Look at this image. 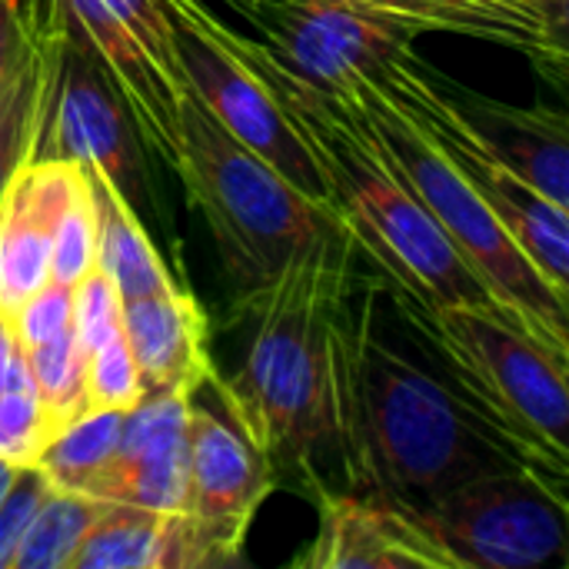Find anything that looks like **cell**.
<instances>
[{
	"label": "cell",
	"instance_id": "d6986e66",
	"mask_svg": "<svg viewBox=\"0 0 569 569\" xmlns=\"http://www.w3.org/2000/svg\"><path fill=\"white\" fill-rule=\"evenodd\" d=\"M453 97L493 153L540 197L569 210L567 117L547 107H510L453 83Z\"/></svg>",
	"mask_w": 569,
	"mask_h": 569
},
{
	"label": "cell",
	"instance_id": "cb8c5ba5",
	"mask_svg": "<svg viewBox=\"0 0 569 569\" xmlns=\"http://www.w3.org/2000/svg\"><path fill=\"white\" fill-rule=\"evenodd\" d=\"M27 367L53 433H60L63 427H70L87 413V393H83L87 353L80 350L73 327L47 343L27 347Z\"/></svg>",
	"mask_w": 569,
	"mask_h": 569
},
{
	"label": "cell",
	"instance_id": "d590c367",
	"mask_svg": "<svg viewBox=\"0 0 569 569\" xmlns=\"http://www.w3.org/2000/svg\"><path fill=\"white\" fill-rule=\"evenodd\" d=\"M550 3H563V7H567V0H550Z\"/></svg>",
	"mask_w": 569,
	"mask_h": 569
},
{
	"label": "cell",
	"instance_id": "f1b7e54d",
	"mask_svg": "<svg viewBox=\"0 0 569 569\" xmlns=\"http://www.w3.org/2000/svg\"><path fill=\"white\" fill-rule=\"evenodd\" d=\"M53 437L57 433L37 400V390L0 393V460L13 467H33Z\"/></svg>",
	"mask_w": 569,
	"mask_h": 569
},
{
	"label": "cell",
	"instance_id": "6da1fadb",
	"mask_svg": "<svg viewBox=\"0 0 569 569\" xmlns=\"http://www.w3.org/2000/svg\"><path fill=\"white\" fill-rule=\"evenodd\" d=\"M357 240L337 223L267 283L240 297L257 320L237 377H210L223 413L277 473L317 483V453L333 447L337 337L350 310Z\"/></svg>",
	"mask_w": 569,
	"mask_h": 569
},
{
	"label": "cell",
	"instance_id": "30bf717a",
	"mask_svg": "<svg viewBox=\"0 0 569 569\" xmlns=\"http://www.w3.org/2000/svg\"><path fill=\"white\" fill-rule=\"evenodd\" d=\"M163 10L173 27L183 90H190L233 140L270 163L287 183L330 207L317 160L263 77L233 47L230 27L207 0H163Z\"/></svg>",
	"mask_w": 569,
	"mask_h": 569
},
{
	"label": "cell",
	"instance_id": "d4e9b609",
	"mask_svg": "<svg viewBox=\"0 0 569 569\" xmlns=\"http://www.w3.org/2000/svg\"><path fill=\"white\" fill-rule=\"evenodd\" d=\"M97 263V210L80 163V180L57 220L53 250H50V280L73 287Z\"/></svg>",
	"mask_w": 569,
	"mask_h": 569
},
{
	"label": "cell",
	"instance_id": "1f68e13d",
	"mask_svg": "<svg viewBox=\"0 0 569 569\" xmlns=\"http://www.w3.org/2000/svg\"><path fill=\"white\" fill-rule=\"evenodd\" d=\"M30 50H33V37L23 10L17 7V0H0V97L20 73Z\"/></svg>",
	"mask_w": 569,
	"mask_h": 569
},
{
	"label": "cell",
	"instance_id": "484cf974",
	"mask_svg": "<svg viewBox=\"0 0 569 569\" xmlns=\"http://www.w3.org/2000/svg\"><path fill=\"white\" fill-rule=\"evenodd\" d=\"M37 97H40V60L37 47L23 60L20 73L0 97V197L17 173L20 163L30 160L33 123H37Z\"/></svg>",
	"mask_w": 569,
	"mask_h": 569
},
{
	"label": "cell",
	"instance_id": "9a60e30c",
	"mask_svg": "<svg viewBox=\"0 0 569 569\" xmlns=\"http://www.w3.org/2000/svg\"><path fill=\"white\" fill-rule=\"evenodd\" d=\"M193 397L143 393L123 413L120 440L83 497L180 513L187 500V407Z\"/></svg>",
	"mask_w": 569,
	"mask_h": 569
},
{
	"label": "cell",
	"instance_id": "5b68a950",
	"mask_svg": "<svg viewBox=\"0 0 569 569\" xmlns=\"http://www.w3.org/2000/svg\"><path fill=\"white\" fill-rule=\"evenodd\" d=\"M370 137L407 180L470 273L490 293L497 313L517 330L530 333L553 353L569 357L567 297L530 263L517 240L503 230L493 210L467 187V180L390 107V100L367 80L350 93Z\"/></svg>",
	"mask_w": 569,
	"mask_h": 569
},
{
	"label": "cell",
	"instance_id": "8fae6325",
	"mask_svg": "<svg viewBox=\"0 0 569 569\" xmlns=\"http://www.w3.org/2000/svg\"><path fill=\"white\" fill-rule=\"evenodd\" d=\"M277 490V470L223 413L187 407V500L180 510V569L230 567L247 530Z\"/></svg>",
	"mask_w": 569,
	"mask_h": 569
},
{
	"label": "cell",
	"instance_id": "d6a6232c",
	"mask_svg": "<svg viewBox=\"0 0 569 569\" xmlns=\"http://www.w3.org/2000/svg\"><path fill=\"white\" fill-rule=\"evenodd\" d=\"M7 390H33V380L27 367V347L20 343L10 317L0 313V393Z\"/></svg>",
	"mask_w": 569,
	"mask_h": 569
},
{
	"label": "cell",
	"instance_id": "e0dca14e",
	"mask_svg": "<svg viewBox=\"0 0 569 569\" xmlns=\"http://www.w3.org/2000/svg\"><path fill=\"white\" fill-rule=\"evenodd\" d=\"M123 337L143 393L193 397L213 377L207 313L183 287L123 300Z\"/></svg>",
	"mask_w": 569,
	"mask_h": 569
},
{
	"label": "cell",
	"instance_id": "3957f363",
	"mask_svg": "<svg viewBox=\"0 0 569 569\" xmlns=\"http://www.w3.org/2000/svg\"><path fill=\"white\" fill-rule=\"evenodd\" d=\"M230 40L303 137L320 167L330 210L353 233L357 250H367L397 283L400 300L413 310L487 307L497 313L483 283L383 157L353 100L297 77L250 33L230 27Z\"/></svg>",
	"mask_w": 569,
	"mask_h": 569
},
{
	"label": "cell",
	"instance_id": "836d02e7",
	"mask_svg": "<svg viewBox=\"0 0 569 569\" xmlns=\"http://www.w3.org/2000/svg\"><path fill=\"white\" fill-rule=\"evenodd\" d=\"M17 470H20V467H13V463L0 460V500L7 497V490H10V483H13V477H17Z\"/></svg>",
	"mask_w": 569,
	"mask_h": 569
},
{
	"label": "cell",
	"instance_id": "603a6c76",
	"mask_svg": "<svg viewBox=\"0 0 569 569\" xmlns=\"http://www.w3.org/2000/svg\"><path fill=\"white\" fill-rule=\"evenodd\" d=\"M100 510V500L50 487L10 560V569H70L83 533L93 527Z\"/></svg>",
	"mask_w": 569,
	"mask_h": 569
},
{
	"label": "cell",
	"instance_id": "7a4b0ae2",
	"mask_svg": "<svg viewBox=\"0 0 569 569\" xmlns=\"http://www.w3.org/2000/svg\"><path fill=\"white\" fill-rule=\"evenodd\" d=\"M333 447L353 493L430 500L470 477L523 463L490 423L373 330V300L350 307L337 337Z\"/></svg>",
	"mask_w": 569,
	"mask_h": 569
},
{
	"label": "cell",
	"instance_id": "9c48e42d",
	"mask_svg": "<svg viewBox=\"0 0 569 569\" xmlns=\"http://www.w3.org/2000/svg\"><path fill=\"white\" fill-rule=\"evenodd\" d=\"M40 60V97L30 160H80L93 163L137 210L150 200L143 167V140L100 70V63L73 43L53 20L27 23Z\"/></svg>",
	"mask_w": 569,
	"mask_h": 569
},
{
	"label": "cell",
	"instance_id": "e575fe53",
	"mask_svg": "<svg viewBox=\"0 0 569 569\" xmlns=\"http://www.w3.org/2000/svg\"><path fill=\"white\" fill-rule=\"evenodd\" d=\"M30 3H33V0H17V7L23 10V17H27V10H30Z\"/></svg>",
	"mask_w": 569,
	"mask_h": 569
},
{
	"label": "cell",
	"instance_id": "4dcf8cb0",
	"mask_svg": "<svg viewBox=\"0 0 569 569\" xmlns=\"http://www.w3.org/2000/svg\"><path fill=\"white\" fill-rule=\"evenodd\" d=\"M50 493L47 477L37 467H20L7 497L0 500V569H10V560L37 513V507L43 503V497Z\"/></svg>",
	"mask_w": 569,
	"mask_h": 569
},
{
	"label": "cell",
	"instance_id": "ac0fdd59",
	"mask_svg": "<svg viewBox=\"0 0 569 569\" xmlns=\"http://www.w3.org/2000/svg\"><path fill=\"white\" fill-rule=\"evenodd\" d=\"M320 530L297 560L307 569H447L443 557L383 497L317 493Z\"/></svg>",
	"mask_w": 569,
	"mask_h": 569
},
{
	"label": "cell",
	"instance_id": "52a82bcc",
	"mask_svg": "<svg viewBox=\"0 0 569 569\" xmlns=\"http://www.w3.org/2000/svg\"><path fill=\"white\" fill-rule=\"evenodd\" d=\"M390 107L467 180V187L493 210L503 230L530 257V263L567 297L569 277V210L540 197L523 183L480 137L453 97V83L413 53L397 47L367 77Z\"/></svg>",
	"mask_w": 569,
	"mask_h": 569
},
{
	"label": "cell",
	"instance_id": "4fadbf2b",
	"mask_svg": "<svg viewBox=\"0 0 569 569\" xmlns=\"http://www.w3.org/2000/svg\"><path fill=\"white\" fill-rule=\"evenodd\" d=\"M47 17L53 20L73 43H80L107 73L113 90L120 93L140 140L173 170L180 173L183 160V130H180V97L177 90L140 50L130 30L103 0H33L27 10V23Z\"/></svg>",
	"mask_w": 569,
	"mask_h": 569
},
{
	"label": "cell",
	"instance_id": "f546056e",
	"mask_svg": "<svg viewBox=\"0 0 569 569\" xmlns=\"http://www.w3.org/2000/svg\"><path fill=\"white\" fill-rule=\"evenodd\" d=\"M10 323L23 347H37V343L60 337L63 330L73 327V287L47 280L37 293H30L20 303Z\"/></svg>",
	"mask_w": 569,
	"mask_h": 569
},
{
	"label": "cell",
	"instance_id": "5bb4252c",
	"mask_svg": "<svg viewBox=\"0 0 569 569\" xmlns=\"http://www.w3.org/2000/svg\"><path fill=\"white\" fill-rule=\"evenodd\" d=\"M410 37L457 33L523 53L547 77L567 73V7L550 0H347Z\"/></svg>",
	"mask_w": 569,
	"mask_h": 569
},
{
	"label": "cell",
	"instance_id": "ffe728a7",
	"mask_svg": "<svg viewBox=\"0 0 569 569\" xmlns=\"http://www.w3.org/2000/svg\"><path fill=\"white\" fill-rule=\"evenodd\" d=\"M83 173L97 210V267L117 283L120 297L137 300L177 287L130 200L93 163H83Z\"/></svg>",
	"mask_w": 569,
	"mask_h": 569
},
{
	"label": "cell",
	"instance_id": "8992f818",
	"mask_svg": "<svg viewBox=\"0 0 569 569\" xmlns=\"http://www.w3.org/2000/svg\"><path fill=\"white\" fill-rule=\"evenodd\" d=\"M407 317L430 337L457 380L460 397L530 467L567 480V357L517 330L487 307L413 310Z\"/></svg>",
	"mask_w": 569,
	"mask_h": 569
},
{
	"label": "cell",
	"instance_id": "2e32d148",
	"mask_svg": "<svg viewBox=\"0 0 569 569\" xmlns=\"http://www.w3.org/2000/svg\"><path fill=\"white\" fill-rule=\"evenodd\" d=\"M80 180V160H27L0 197V313L13 317L20 303L50 280V250L57 220Z\"/></svg>",
	"mask_w": 569,
	"mask_h": 569
},
{
	"label": "cell",
	"instance_id": "4316f807",
	"mask_svg": "<svg viewBox=\"0 0 569 569\" xmlns=\"http://www.w3.org/2000/svg\"><path fill=\"white\" fill-rule=\"evenodd\" d=\"M83 393H87V413L90 410L130 413L143 400V383H140V373L130 357L123 330L87 353Z\"/></svg>",
	"mask_w": 569,
	"mask_h": 569
},
{
	"label": "cell",
	"instance_id": "83f0119b",
	"mask_svg": "<svg viewBox=\"0 0 569 569\" xmlns=\"http://www.w3.org/2000/svg\"><path fill=\"white\" fill-rule=\"evenodd\" d=\"M123 330V297L117 283L93 263L73 283V337L83 353L97 350Z\"/></svg>",
	"mask_w": 569,
	"mask_h": 569
},
{
	"label": "cell",
	"instance_id": "7402d4cb",
	"mask_svg": "<svg viewBox=\"0 0 569 569\" xmlns=\"http://www.w3.org/2000/svg\"><path fill=\"white\" fill-rule=\"evenodd\" d=\"M123 427V413L117 410H90L70 427H63L37 457V470L47 477L53 490L87 493V487L97 480V473L107 467V460L117 450Z\"/></svg>",
	"mask_w": 569,
	"mask_h": 569
},
{
	"label": "cell",
	"instance_id": "44dd1931",
	"mask_svg": "<svg viewBox=\"0 0 569 569\" xmlns=\"http://www.w3.org/2000/svg\"><path fill=\"white\" fill-rule=\"evenodd\" d=\"M180 513L103 503L70 569H177Z\"/></svg>",
	"mask_w": 569,
	"mask_h": 569
},
{
	"label": "cell",
	"instance_id": "ba28073f",
	"mask_svg": "<svg viewBox=\"0 0 569 569\" xmlns=\"http://www.w3.org/2000/svg\"><path fill=\"white\" fill-rule=\"evenodd\" d=\"M563 487L567 480L513 463L420 503H390L447 569H537L567 550Z\"/></svg>",
	"mask_w": 569,
	"mask_h": 569
},
{
	"label": "cell",
	"instance_id": "277c9868",
	"mask_svg": "<svg viewBox=\"0 0 569 569\" xmlns=\"http://www.w3.org/2000/svg\"><path fill=\"white\" fill-rule=\"evenodd\" d=\"M180 130L183 160L177 177L203 213L240 297L277 277L297 250L340 223L330 207L300 193L233 140L190 90L180 97Z\"/></svg>",
	"mask_w": 569,
	"mask_h": 569
},
{
	"label": "cell",
	"instance_id": "7c38bea8",
	"mask_svg": "<svg viewBox=\"0 0 569 569\" xmlns=\"http://www.w3.org/2000/svg\"><path fill=\"white\" fill-rule=\"evenodd\" d=\"M287 70L330 93H350L413 37L347 0H220Z\"/></svg>",
	"mask_w": 569,
	"mask_h": 569
}]
</instances>
